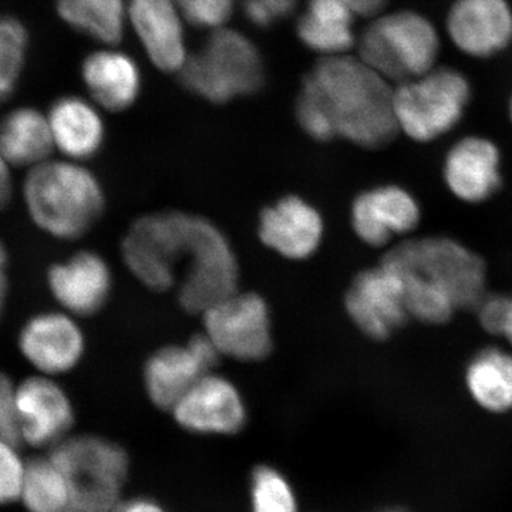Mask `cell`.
<instances>
[{
  "label": "cell",
  "instance_id": "obj_1",
  "mask_svg": "<svg viewBox=\"0 0 512 512\" xmlns=\"http://www.w3.org/2000/svg\"><path fill=\"white\" fill-rule=\"evenodd\" d=\"M303 82L328 111L336 138L376 150L399 134L392 83L360 57H323Z\"/></svg>",
  "mask_w": 512,
  "mask_h": 512
},
{
  "label": "cell",
  "instance_id": "obj_2",
  "mask_svg": "<svg viewBox=\"0 0 512 512\" xmlns=\"http://www.w3.org/2000/svg\"><path fill=\"white\" fill-rule=\"evenodd\" d=\"M22 200L33 227L60 242L79 241L90 234L107 205L99 177L84 163L62 157L28 170Z\"/></svg>",
  "mask_w": 512,
  "mask_h": 512
},
{
  "label": "cell",
  "instance_id": "obj_3",
  "mask_svg": "<svg viewBox=\"0 0 512 512\" xmlns=\"http://www.w3.org/2000/svg\"><path fill=\"white\" fill-rule=\"evenodd\" d=\"M200 222L201 215L185 211L137 218L121 241L124 265L150 291H170L190 268Z\"/></svg>",
  "mask_w": 512,
  "mask_h": 512
},
{
  "label": "cell",
  "instance_id": "obj_4",
  "mask_svg": "<svg viewBox=\"0 0 512 512\" xmlns=\"http://www.w3.org/2000/svg\"><path fill=\"white\" fill-rule=\"evenodd\" d=\"M69 481L66 512H113L124 498L131 460L126 448L97 434H70L50 450Z\"/></svg>",
  "mask_w": 512,
  "mask_h": 512
},
{
  "label": "cell",
  "instance_id": "obj_5",
  "mask_svg": "<svg viewBox=\"0 0 512 512\" xmlns=\"http://www.w3.org/2000/svg\"><path fill=\"white\" fill-rule=\"evenodd\" d=\"M178 77L185 89L214 104L261 92L266 80L258 47L227 28L215 29L200 52L187 56Z\"/></svg>",
  "mask_w": 512,
  "mask_h": 512
},
{
  "label": "cell",
  "instance_id": "obj_6",
  "mask_svg": "<svg viewBox=\"0 0 512 512\" xmlns=\"http://www.w3.org/2000/svg\"><path fill=\"white\" fill-rule=\"evenodd\" d=\"M383 261L436 286L450 296L458 311L476 309L487 295L483 259L454 238H409L390 248Z\"/></svg>",
  "mask_w": 512,
  "mask_h": 512
},
{
  "label": "cell",
  "instance_id": "obj_7",
  "mask_svg": "<svg viewBox=\"0 0 512 512\" xmlns=\"http://www.w3.org/2000/svg\"><path fill=\"white\" fill-rule=\"evenodd\" d=\"M359 57L390 83H406L434 69L440 40L429 20L414 12L377 18L359 40Z\"/></svg>",
  "mask_w": 512,
  "mask_h": 512
},
{
  "label": "cell",
  "instance_id": "obj_8",
  "mask_svg": "<svg viewBox=\"0 0 512 512\" xmlns=\"http://www.w3.org/2000/svg\"><path fill=\"white\" fill-rule=\"evenodd\" d=\"M468 100L470 84L463 74L448 67H434L394 89L399 133L417 143L437 140L460 123Z\"/></svg>",
  "mask_w": 512,
  "mask_h": 512
},
{
  "label": "cell",
  "instance_id": "obj_9",
  "mask_svg": "<svg viewBox=\"0 0 512 512\" xmlns=\"http://www.w3.org/2000/svg\"><path fill=\"white\" fill-rule=\"evenodd\" d=\"M204 333L221 356L261 362L272 353V319L268 303L255 292L237 291L202 313Z\"/></svg>",
  "mask_w": 512,
  "mask_h": 512
},
{
  "label": "cell",
  "instance_id": "obj_10",
  "mask_svg": "<svg viewBox=\"0 0 512 512\" xmlns=\"http://www.w3.org/2000/svg\"><path fill=\"white\" fill-rule=\"evenodd\" d=\"M239 262L231 242L214 222L202 217L190 268L177 286L181 308L202 315L239 291Z\"/></svg>",
  "mask_w": 512,
  "mask_h": 512
},
{
  "label": "cell",
  "instance_id": "obj_11",
  "mask_svg": "<svg viewBox=\"0 0 512 512\" xmlns=\"http://www.w3.org/2000/svg\"><path fill=\"white\" fill-rule=\"evenodd\" d=\"M62 309H45L30 315L19 328L16 346L20 357L37 375H69L82 365L87 352L86 333Z\"/></svg>",
  "mask_w": 512,
  "mask_h": 512
},
{
  "label": "cell",
  "instance_id": "obj_12",
  "mask_svg": "<svg viewBox=\"0 0 512 512\" xmlns=\"http://www.w3.org/2000/svg\"><path fill=\"white\" fill-rule=\"evenodd\" d=\"M345 309L353 325L376 342L392 338L410 319L402 278L384 261L355 276Z\"/></svg>",
  "mask_w": 512,
  "mask_h": 512
},
{
  "label": "cell",
  "instance_id": "obj_13",
  "mask_svg": "<svg viewBox=\"0 0 512 512\" xmlns=\"http://www.w3.org/2000/svg\"><path fill=\"white\" fill-rule=\"evenodd\" d=\"M185 433L202 437H232L249 421L248 404L237 384L211 372L202 376L170 410Z\"/></svg>",
  "mask_w": 512,
  "mask_h": 512
},
{
  "label": "cell",
  "instance_id": "obj_14",
  "mask_svg": "<svg viewBox=\"0 0 512 512\" xmlns=\"http://www.w3.org/2000/svg\"><path fill=\"white\" fill-rule=\"evenodd\" d=\"M220 352L204 332L185 345H168L148 357L143 370L144 390L148 400L161 412L174 404L202 376L214 372L221 359Z\"/></svg>",
  "mask_w": 512,
  "mask_h": 512
},
{
  "label": "cell",
  "instance_id": "obj_15",
  "mask_svg": "<svg viewBox=\"0 0 512 512\" xmlns=\"http://www.w3.org/2000/svg\"><path fill=\"white\" fill-rule=\"evenodd\" d=\"M46 288L56 308L74 318H92L106 308L113 293L109 261L93 249H79L47 266Z\"/></svg>",
  "mask_w": 512,
  "mask_h": 512
},
{
  "label": "cell",
  "instance_id": "obj_16",
  "mask_svg": "<svg viewBox=\"0 0 512 512\" xmlns=\"http://www.w3.org/2000/svg\"><path fill=\"white\" fill-rule=\"evenodd\" d=\"M421 215L419 200L396 184L377 185L360 192L350 208L353 232L372 248L409 239L419 228Z\"/></svg>",
  "mask_w": 512,
  "mask_h": 512
},
{
  "label": "cell",
  "instance_id": "obj_17",
  "mask_svg": "<svg viewBox=\"0 0 512 512\" xmlns=\"http://www.w3.org/2000/svg\"><path fill=\"white\" fill-rule=\"evenodd\" d=\"M16 407L22 441L28 446L55 447L76 423L72 399L56 377L33 373L16 383Z\"/></svg>",
  "mask_w": 512,
  "mask_h": 512
},
{
  "label": "cell",
  "instance_id": "obj_18",
  "mask_svg": "<svg viewBox=\"0 0 512 512\" xmlns=\"http://www.w3.org/2000/svg\"><path fill=\"white\" fill-rule=\"evenodd\" d=\"M258 237L282 258L305 261L319 251L325 238V221L311 202L286 195L261 212Z\"/></svg>",
  "mask_w": 512,
  "mask_h": 512
},
{
  "label": "cell",
  "instance_id": "obj_19",
  "mask_svg": "<svg viewBox=\"0 0 512 512\" xmlns=\"http://www.w3.org/2000/svg\"><path fill=\"white\" fill-rule=\"evenodd\" d=\"M443 180L450 194L464 204L491 200L503 184L500 150L484 137L457 141L444 158Z\"/></svg>",
  "mask_w": 512,
  "mask_h": 512
},
{
  "label": "cell",
  "instance_id": "obj_20",
  "mask_svg": "<svg viewBox=\"0 0 512 512\" xmlns=\"http://www.w3.org/2000/svg\"><path fill=\"white\" fill-rule=\"evenodd\" d=\"M448 35L474 57L501 52L512 39V12L505 0H457L448 13Z\"/></svg>",
  "mask_w": 512,
  "mask_h": 512
},
{
  "label": "cell",
  "instance_id": "obj_21",
  "mask_svg": "<svg viewBox=\"0 0 512 512\" xmlns=\"http://www.w3.org/2000/svg\"><path fill=\"white\" fill-rule=\"evenodd\" d=\"M127 19L151 62L165 73H178L187 59L181 13L173 0H128Z\"/></svg>",
  "mask_w": 512,
  "mask_h": 512
},
{
  "label": "cell",
  "instance_id": "obj_22",
  "mask_svg": "<svg viewBox=\"0 0 512 512\" xmlns=\"http://www.w3.org/2000/svg\"><path fill=\"white\" fill-rule=\"evenodd\" d=\"M55 150L66 160L86 163L100 153L106 124L99 107L77 96L60 97L47 113Z\"/></svg>",
  "mask_w": 512,
  "mask_h": 512
},
{
  "label": "cell",
  "instance_id": "obj_23",
  "mask_svg": "<svg viewBox=\"0 0 512 512\" xmlns=\"http://www.w3.org/2000/svg\"><path fill=\"white\" fill-rule=\"evenodd\" d=\"M82 79L94 104L111 113L130 109L140 94V69L134 59L119 50H97L87 56Z\"/></svg>",
  "mask_w": 512,
  "mask_h": 512
},
{
  "label": "cell",
  "instance_id": "obj_24",
  "mask_svg": "<svg viewBox=\"0 0 512 512\" xmlns=\"http://www.w3.org/2000/svg\"><path fill=\"white\" fill-rule=\"evenodd\" d=\"M47 114L19 107L0 120V157L12 168L26 171L50 160L55 153Z\"/></svg>",
  "mask_w": 512,
  "mask_h": 512
},
{
  "label": "cell",
  "instance_id": "obj_25",
  "mask_svg": "<svg viewBox=\"0 0 512 512\" xmlns=\"http://www.w3.org/2000/svg\"><path fill=\"white\" fill-rule=\"evenodd\" d=\"M355 16L340 0H309L296 23V33L303 45L323 57L343 55L355 46Z\"/></svg>",
  "mask_w": 512,
  "mask_h": 512
},
{
  "label": "cell",
  "instance_id": "obj_26",
  "mask_svg": "<svg viewBox=\"0 0 512 512\" xmlns=\"http://www.w3.org/2000/svg\"><path fill=\"white\" fill-rule=\"evenodd\" d=\"M464 379L471 399L485 412H512V349L480 350L468 362Z\"/></svg>",
  "mask_w": 512,
  "mask_h": 512
},
{
  "label": "cell",
  "instance_id": "obj_27",
  "mask_svg": "<svg viewBox=\"0 0 512 512\" xmlns=\"http://www.w3.org/2000/svg\"><path fill=\"white\" fill-rule=\"evenodd\" d=\"M60 18L107 46L119 45L127 20L126 0H56Z\"/></svg>",
  "mask_w": 512,
  "mask_h": 512
},
{
  "label": "cell",
  "instance_id": "obj_28",
  "mask_svg": "<svg viewBox=\"0 0 512 512\" xmlns=\"http://www.w3.org/2000/svg\"><path fill=\"white\" fill-rule=\"evenodd\" d=\"M20 500L29 512L67 511L69 481L52 457H36L26 463Z\"/></svg>",
  "mask_w": 512,
  "mask_h": 512
},
{
  "label": "cell",
  "instance_id": "obj_29",
  "mask_svg": "<svg viewBox=\"0 0 512 512\" xmlns=\"http://www.w3.org/2000/svg\"><path fill=\"white\" fill-rule=\"evenodd\" d=\"M249 512H301L298 491L285 471L271 463L252 467L248 478Z\"/></svg>",
  "mask_w": 512,
  "mask_h": 512
},
{
  "label": "cell",
  "instance_id": "obj_30",
  "mask_svg": "<svg viewBox=\"0 0 512 512\" xmlns=\"http://www.w3.org/2000/svg\"><path fill=\"white\" fill-rule=\"evenodd\" d=\"M28 46L29 36L22 22L10 16H0V104L15 93L25 67Z\"/></svg>",
  "mask_w": 512,
  "mask_h": 512
},
{
  "label": "cell",
  "instance_id": "obj_31",
  "mask_svg": "<svg viewBox=\"0 0 512 512\" xmlns=\"http://www.w3.org/2000/svg\"><path fill=\"white\" fill-rule=\"evenodd\" d=\"M295 113L296 120L305 131L306 136L319 141V143H329V141L335 140L336 134L328 111L323 107L322 101L313 92L311 86L305 82H302L301 92L296 99Z\"/></svg>",
  "mask_w": 512,
  "mask_h": 512
},
{
  "label": "cell",
  "instance_id": "obj_32",
  "mask_svg": "<svg viewBox=\"0 0 512 512\" xmlns=\"http://www.w3.org/2000/svg\"><path fill=\"white\" fill-rule=\"evenodd\" d=\"M191 25L220 29L232 15L234 0H173Z\"/></svg>",
  "mask_w": 512,
  "mask_h": 512
},
{
  "label": "cell",
  "instance_id": "obj_33",
  "mask_svg": "<svg viewBox=\"0 0 512 512\" xmlns=\"http://www.w3.org/2000/svg\"><path fill=\"white\" fill-rule=\"evenodd\" d=\"M18 450L19 447L0 440V505L15 503L22 494L26 464Z\"/></svg>",
  "mask_w": 512,
  "mask_h": 512
},
{
  "label": "cell",
  "instance_id": "obj_34",
  "mask_svg": "<svg viewBox=\"0 0 512 512\" xmlns=\"http://www.w3.org/2000/svg\"><path fill=\"white\" fill-rule=\"evenodd\" d=\"M0 440L16 447L23 444L16 407V382L5 372H0Z\"/></svg>",
  "mask_w": 512,
  "mask_h": 512
},
{
  "label": "cell",
  "instance_id": "obj_35",
  "mask_svg": "<svg viewBox=\"0 0 512 512\" xmlns=\"http://www.w3.org/2000/svg\"><path fill=\"white\" fill-rule=\"evenodd\" d=\"M298 0H244V13L249 22L259 29H268L279 20L288 18Z\"/></svg>",
  "mask_w": 512,
  "mask_h": 512
},
{
  "label": "cell",
  "instance_id": "obj_36",
  "mask_svg": "<svg viewBox=\"0 0 512 512\" xmlns=\"http://www.w3.org/2000/svg\"><path fill=\"white\" fill-rule=\"evenodd\" d=\"M511 305L512 296L485 295L476 308L481 328L490 335L501 338Z\"/></svg>",
  "mask_w": 512,
  "mask_h": 512
},
{
  "label": "cell",
  "instance_id": "obj_37",
  "mask_svg": "<svg viewBox=\"0 0 512 512\" xmlns=\"http://www.w3.org/2000/svg\"><path fill=\"white\" fill-rule=\"evenodd\" d=\"M113 512H170L160 500L150 495L124 497Z\"/></svg>",
  "mask_w": 512,
  "mask_h": 512
},
{
  "label": "cell",
  "instance_id": "obj_38",
  "mask_svg": "<svg viewBox=\"0 0 512 512\" xmlns=\"http://www.w3.org/2000/svg\"><path fill=\"white\" fill-rule=\"evenodd\" d=\"M12 170L13 168L0 157V212L8 210L15 195Z\"/></svg>",
  "mask_w": 512,
  "mask_h": 512
},
{
  "label": "cell",
  "instance_id": "obj_39",
  "mask_svg": "<svg viewBox=\"0 0 512 512\" xmlns=\"http://www.w3.org/2000/svg\"><path fill=\"white\" fill-rule=\"evenodd\" d=\"M340 2L346 3L357 16L369 18L382 12L389 0H340Z\"/></svg>",
  "mask_w": 512,
  "mask_h": 512
},
{
  "label": "cell",
  "instance_id": "obj_40",
  "mask_svg": "<svg viewBox=\"0 0 512 512\" xmlns=\"http://www.w3.org/2000/svg\"><path fill=\"white\" fill-rule=\"evenodd\" d=\"M9 272H0V315L5 311L6 302L9 298Z\"/></svg>",
  "mask_w": 512,
  "mask_h": 512
},
{
  "label": "cell",
  "instance_id": "obj_41",
  "mask_svg": "<svg viewBox=\"0 0 512 512\" xmlns=\"http://www.w3.org/2000/svg\"><path fill=\"white\" fill-rule=\"evenodd\" d=\"M9 249L3 239L0 238V272H9Z\"/></svg>",
  "mask_w": 512,
  "mask_h": 512
},
{
  "label": "cell",
  "instance_id": "obj_42",
  "mask_svg": "<svg viewBox=\"0 0 512 512\" xmlns=\"http://www.w3.org/2000/svg\"><path fill=\"white\" fill-rule=\"evenodd\" d=\"M501 338L507 340L508 345L512 349V305L510 309V313H508V318L505 320V325L503 329V333H501Z\"/></svg>",
  "mask_w": 512,
  "mask_h": 512
},
{
  "label": "cell",
  "instance_id": "obj_43",
  "mask_svg": "<svg viewBox=\"0 0 512 512\" xmlns=\"http://www.w3.org/2000/svg\"><path fill=\"white\" fill-rule=\"evenodd\" d=\"M377 512H409V511L404 510V508H402V507H387V508H383V510H380Z\"/></svg>",
  "mask_w": 512,
  "mask_h": 512
},
{
  "label": "cell",
  "instance_id": "obj_44",
  "mask_svg": "<svg viewBox=\"0 0 512 512\" xmlns=\"http://www.w3.org/2000/svg\"><path fill=\"white\" fill-rule=\"evenodd\" d=\"M510 116H511V121H512V101H511V106H510Z\"/></svg>",
  "mask_w": 512,
  "mask_h": 512
}]
</instances>
